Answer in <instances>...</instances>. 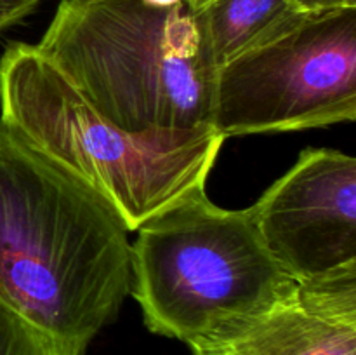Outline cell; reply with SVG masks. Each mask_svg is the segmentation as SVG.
<instances>
[{"label":"cell","mask_w":356,"mask_h":355,"mask_svg":"<svg viewBox=\"0 0 356 355\" xmlns=\"http://www.w3.org/2000/svg\"><path fill=\"white\" fill-rule=\"evenodd\" d=\"M190 348L191 355H356V268L298 284L268 312Z\"/></svg>","instance_id":"7"},{"label":"cell","mask_w":356,"mask_h":355,"mask_svg":"<svg viewBox=\"0 0 356 355\" xmlns=\"http://www.w3.org/2000/svg\"><path fill=\"white\" fill-rule=\"evenodd\" d=\"M131 282V242L117 212L0 120V303L86 354Z\"/></svg>","instance_id":"1"},{"label":"cell","mask_w":356,"mask_h":355,"mask_svg":"<svg viewBox=\"0 0 356 355\" xmlns=\"http://www.w3.org/2000/svg\"><path fill=\"white\" fill-rule=\"evenodd\" d=\"M186 2L190 3V6L193 7V9H198V7H202V6H204V3L211 2V0H186Z\"/></svg>","instance_id":"12"},{"label":"cell","mask_w":356,"mask_h":355,"mask_svg":"<svg viewBox=\"0 0 356 355\" xmlns=\"http://www.w3.org/2000/svg\"><path fill=\"white\" fill-rule=\"evenodd\" d=\"M299 9L306 14L327 13L337 9H353L356 0H294Z\"/></svg>","instance_id":"11"},{"label":"cell","mask_w":356,"mask_h":355,"mask_svg":"<svg viewBox=\"0 0 356 355\" xmlns=\"http://www.w3.org/2000/svg\"><path fill=\"white\" fill-rule=\"evenodd\" d=\"M356 120V7L306 14L216 70L212 127L225 138Z\"/></svg>","instance_id":"5"},{"label":"cell","mask_w":356,"mask_h":355,"mask_svg":"<svg viewBox=\"0 0 356 355\" xmlns=\"http://www.w3.org/2000/svg\"><path fill=\"white\" fill-rule=\"evenodd\" d=\"M37 49L124 131L212 127L216 68L186 0H61Z\"/></svg>","instance_id":"3"},{"label":"cell","mask_w":356,"mask_h":355,"mask_svg":"<svg viewBox=\"0 0 356 355\" xmlns=\"http://www.w3.org/2000/svg\"><path fill=\"white\" fill-rule=\"evenodd\" d=\"M0 355H86L49 334L14 313L0 303Z\"/></svg>","instance_id":"9"},{"label":"cell","mask_w":356,"mask_h":355,"mask_svg":"<svg viewBox=\"0 0 356 355\" xmlns=\"http://www.w3.org/2000/svg\"><path fill=\"white\" fill-rule=\"evenodd\" d=\"M294 0H211L195 9L205 52L216 70L298 24Z\"/></svg>","instance_id":"8"},{"label":"cell","mask_w":356,"mask_h":355,"mask_svg":"<svg viewBox=\"0 0 356 355\" xmlns=\"http://www.w3.org/2000/svg\"><path fill=\"white\" fill-rule=\"evenodd\" d=\"M0 120L96 191L129 233L205 188L226 139L211 125L124 131L30 44L0 58Z\"/></svg>","instance_id":"2"},{"label":"cell","mask_w":356,"mask_h":355,"mask_svg":"<svg viewBox=\"0 0 356 355\" xmlns=\"http://www.w3.org/2000/svg\"><path fill=\"white\" fill-rule=\"evenodd\" d=\"M264 249L296 284L356 268V159L308 148L249 207Z\"/></svg>","instance_id":"6"},{"label":"cell","mask_w":356,"mask_h":355,"mask_svg":"<svg viewBox=\"0 0 356 355\" xmlns=\"http://www.w3.org/2000/svg\"><path fill=\"white\" fill-rule=\"evenodd\" d=\"M42 0H0V31L33 13Z\"/></svg>","instance_id":"10"},{"label":"cell","mask_w":356,"mask_h":355,"mask_svg":"<svg viewBox=\"0 0 356 355\" xmlns=\"http://www.w3.org/2000/svg\"><path fill=\"white\" fill-rule=\"evenodd\" d=\"M136 233L131 294L152 333L188 347L256 319L298 285L264 249L249 207H219L205 188Z\"/></svg>","instance_id":"4"}]
</instances>
